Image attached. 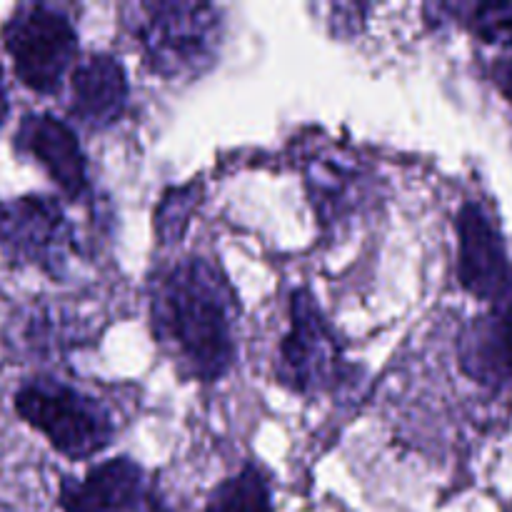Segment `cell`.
Listing matches in <instances>:
<instances>
[{"label":"cell","mask_w":512,"mask_h":512,"mask_svg":"<svg viewBox=\"0 0 512 512\" xmlns=\"http://www.w3.org/2000/svg\"><path fill=\"white\" fill-rule=\"evenodd\" d=\"M235 300L223 270L205 258L180 260L153 280V333L190 378L210 383L233 365Z\"/></svg>","instance_id":"cell-1"},{"label":"cell","mask_w":512,"mask_h":512,"mask_svg":"<svg viewBox=\"0 0 512 512\" xmlns=\"http://www.w3.org/2000/svg\"><path fill=\"white\" fill-rule=\"evenodd\" d=\"M128 28L145 63L168 80H190L215 63L223 33L220 8L213 3H138L125 8Z\"/></svg>","instance_id":"cell-2"},{"label":"cell","mask_w":512,"mask_h":512,"mask_svg":"<svg viewBox=\"0 0 512 512\" xmlns=\"http://www.w3.org/2000/svg\"><path fill=\"white\" fill-rule=\"evenodd\" d=\"M15 410L70 460L93 458L115 438L110 410L63 380L33 378L15 393Z\"/></svg>","instance_id":"cell-3"},{"label":"cell","mask_w":512,"mask_h":512,"mask_svg":"<svg viewBox=\"0 0 512 512\" xmlns=\"http://www.w3.org/2000/svg\"><path fill=\"white\" fill-rule=\"evenodd\" d=\"M3 43L20 83L43 95L58 93L78 53L70 18L45 3L20 5L5 23Z\"/></svg>","instance_id":"cell-4"},{"label":"cell","mask_w":512,"mask_h":512,"mask_svg":"<svg viewBox=\"0 0 512 512\" xmlns=\"http://www.w3.org/2000/svg\"><path fill=\"white\" fill-rule=\"evenodd\" d=\"M0 250L10 263L33 265L50 278H65L78 243L58 200L25 195L0 205Z\"/></svg>","instance_id":"cell-5"},{"label":"cell","mask_w":512,"mask_h":512,"mask_svg":"<svg viewBox=\"0 0 512 512\" xmlns=\"http://www.w3.org/2000/svg\"><path fill=\"white\" fill-rule=\"evenodd\" d=\"M345 358L333 328L310 298L298 290L290 300V330L278 350V378L300 395L330 393L345 375Z\"/></svg>","instance_id":"cell-6"},{"label":"cell","mask_w":512,"mask_h":512,"mask_svg":"<svg viewBox=\"0 0 512 512\" xmlns=\"http://www.w3.org/2000/svg\"><path fill=\"white\" fill-rule=\"evenodd\" d=\"M60 503L65 512H168L158 485L130 458L108 460L83 480L63 483Z\"/></svg>","instance_id":"cell-7"},{"label":"cell","mask_w":512,"mask_h":512,"mask_svg":"<svg viewBox=\"0 0 512 512\" xmlns=\"http://www.w3.org/2000/svg\"><path fill=\"white\" fill-rule=\"evenodd\" d=\"M458 278L468 293L480 300H495L505 290L508 258L498 225L483 205H463L458 215Z\"/></svg>","instance_id":"cell-8"},{"label":"cell","mask_w":512,"mask_h":512,"mask_svg":"<svg viewBox=\"0 0 512 512\" xmlns=\"http://www.w3.org/2000/svg\"><path fill=\"white\" fill-rule=\"evenodd\" d=\"M15 148L40 163V168L58 183L70 198L88 190V168L78 138L63 120L48 113L25 115L15 133Z\"/></svg>","instance_id":"cell-9"},{"label":"cell","mask_w":512,"mask_h":512,"mask_svg":"<svg viewBox=\"0 0 512 512\" xmlns=\"http://www.w3.org/2000/svg\"><path fill=\"white\" fill-rule=\"evenodd\" d=\"M465 373L493 388L512 385V283L495 298V308L468 328L460 343Z\"/></svg>","instance_id":"cell-10"},{"label":"cell","mask_w":512,"mask_h":512,"mask_svg":"<svg viewBox=\"0 0 512 512\" xmlns=\"http://www.w3.org/2000/svg\"><path fill=\"white\" fill-rule=\"evenodd\" d=\"M128 103V78L118 58L95 53L85 58L70 78V115L90 130H103L123 115Z\"/></svg>","instance_id":"cell-11"},{"label":"cell","mask_w":512,"mask_h":512,"mask_svg":"<svg viewBox=\"0 0 512 512\" xmlns=\"http://www.w3.org/2000/svg\"><path fill=\"white\" fill-rule=\"evenodd\" d=\"M205 512H273L270 480L258 465H245L210 495Z\"/></svg>","instance_id":"cell-12"},{"label":"cell","mask_w":512,"mask_h":512,"mask_svg":"<svg viewBox=\"0 0 512 512\" xmlns=\"http://www.w3.org/2000/svg\"><path fill=\"white\" fill-rule=\"evenodd\" d=\"M468 18H460L470 25L483 43L490 45H512V0L503 3H478V5H455Z\"/></svg>","instance_id":"cell-13"},{"label":"cell","mask_w":512,"mask_h":512,"mask_svg":"<svg viewBox=\"0 0 512 512\" xmlns=\"http://www.w3.org/2000/svg\"><path fill=\"white\" fill-rule=\"evenodd\" d=\"M495 80H498L500 90L512 100V58H503V63L495 68Z\"/></svg>","instance_id":"cell-14"},{"label":"cell","mask_w":512,"mask_h":512,"mask_svg":"<svg viewBox=\"0 0 512 512\" xmlns=\"http://www.w3.org/2000/svg\"><path fill=\"white\" fill-rule=\"evenodd\" d=\"M5 118H8V90H5L3 70H0V125L5 123Z\"/></svg>","instance_id":"cell-15"},{"label":"cell","mask_w":512,"mask_h":512,"mask_svg":"<svg viewBox=\"0 0 512 512\" xmlns=\"http://www.w3.org/2000/svg\"><path fill=\"white\" fill-rule=\"evenodd\" d=\"M0 512H18V510H13V508H8V505H0Z\"/></svg>","instance_id":"cell-16"}]
</instances>
